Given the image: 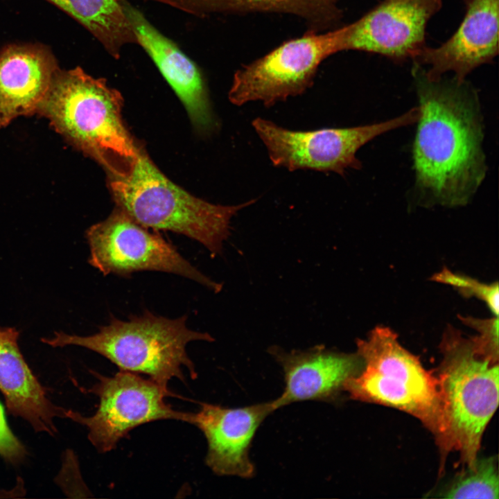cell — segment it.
I'll use <instances>...</instances> for the list:
<instances>
[{
  "mask_svg": "<svg viewBox=\"0 0 499 499\" xmlns=\"http://www.w3.org/2000/svg\"><path fill=\"white\" fill-rule=\"evenodd\" d=\"M419 116L412 147L414 194L422 204L466 205L485 178L482 114L471 83L432 79L412 62Z\"/></svg>",
  "mask_w": 499,
  "mask_h": 499,
  "instance_id": "6da1fadb",
  "label": "cell"
},
{
  "mask_svg": "<svg viewBox=\"0 0 499 499\" xmlns=\"http://www.w3.org/2000/svg\"><path fill=\"white\" fill-rule=\"evenodd\" d=\"M123 103L120 92L105 78H95L80 67L58 69L36 113L111 177H119L130 172L141 150L124 125Z\"/></svg>",
  "mask_w": 499,
  "mask_h": 499,
  "instance_id": "7a4b0ae2",
  "label": "cell"
},
{
  "mask_svg": "<svg viewBox=\"0 0 499 499\" xmlns=\"http://www.w3.org/2000/svg\"><path fill=\"white\" fill-rule=\"evenodd\" d=\"M109 184L116 207L137 222L189 237L213 256L222 252L231 218L256 202L226 206L198 198L168 179L141 150L130 172L111 177Z\"/></svg>",
  "mask_w": 499,
  "mask_h": 499,
  "instance_id": "3957f363",
  "label": "cell"
},
{
  "mask_svg": "<svg viewBox=\"0 0 499 499\" xmlns=\"http://www.w3.org/2000/svg\"><path fill=\"white\" fill-rule=\"evenodd\" d=\"M390 328L378 326L357 340L360 371L343 389L350 397L396 408L418 419L434 435L442 455L446 425L437 376L403 347Z\"/></svg>",
  "mask_w": 499,
  "mask_h": 499,
  "instance_id": "277c9868",
  "label": "cell"
},
{
  "mask_svg": "<svg viewBox=\"0 0 499 499\" xmlns=\"http://www.w3.org/2000/svg\"><path fill=\"white\" fill-rule=\"evenodd\" d=\"M186 316L168 319L146 310L128 320L113 316L108 324L87 336L55 332L42 341L53 347L76 345L91 350L115 364L120 371L148 376L168 387L173 378L185 383L184 370L191 379L198 376L186 352V345L197 340L212 342L207 333L191 330Z\"/></svg>",
  "mask_w": 499,
  "mask_h": 499,
  "instance_id": "5b68a950",
  "label": "cell"
},
{
  "mask_svg": "<svg viewBox=\"0 0 499 499\" xmlns=\"http://www.w3.org/2000/svg\"><path fill=\"white\" fill-rule=\"evenodd\" d=\"M442 361L437 378L446 425L442 464L451 450L473 468L483 433L499 400L498 363L478 355L470 338L448 326L440 343Z\"/></svg>",
  "mask_w": 499,
  "mask_h": 499,
  "instance_id": "8992f818",
  "label": "cell"
},
{
  "mask_svg": "<svg viewBox=\"0 0 499 499\" xmlns=\"http://www.w3.org/2000/svg\"><path fill=\"white\" fill-rule=\"evenodd\" d=\"M419 116L417 106L385 121L352 128L295 131L263 118H256L252 124L274 166L344 176L348 169L361 168L356 153L362 146L387 132L417 123Z\"/></svg>",
  "mask_w": 499,
  "mask_h": 499,
  "instance_id": "52a82bcc",
  "label": "cell"
},
{
  "mask_svg": "<svg viewBox=\"0 0 499 499\" xmlns=\"http://www.w3.org/2000/svg\"><path fill=\"white\" fill-rule=\"evenodd\" d=\"M93 374L98 381L87 392L98 396L96 411L85 417L66 410L65 418L87 428L88 439L99 453L112 450L132 429L147 423L172 419L192 423L193 413L174 410L165 399L173 395L168 387L152 379L124 371L113 376Z\"/></svg>",
  "mask_w": 499,
  "mask_h": 499,
  "instance_id": "ba28073f",
  "label": "cell"
},
{
  "mask_svg": "<svg viewBox=\"0 0 499 499\" xmlns=\"http://www.w3.org/2000/svg\"><path fill=\"white\" fill-rule=\"evenodd\" d=\"M85 236L90 252L88 262L104 275L129 277L137 272L157 271L186 277L215 292L222 288L159 234L150 231L117 207L105 220L88 228Z\"/></svg>",
  "mask_w": 499,
  "mask_h": 499,
  "instance_id": "9c48e42d",
  "label": "cell"
},
{
  "mask_svg": "<svg viewBox=\"0 0 499 499\" xmlns=\"http://www.w3.org/2000/svg\"><path fill=\"white\" fill-rule=\"evenodd\" d=\"M334 53L332 30H309L237 71L229 100L238 106L259 100L270 107L301 95L313 85L322 62Z\"/></svg>",
  "mask_w": 499,
  "mask_h": 499,
  "instance_id": "30bf717a",
  "label": "cell"
},
{
  "mask_svg": "<svg viewBox=\"0 0 499 499\" xmlns=\"http://www.w3.org/2000/svg\"><path fill=\"white\" fill-rule=\"evenodd\" d=\"M442 0H383L354 22L332 30L334 52L360 51L393 62L413 60L426 45L430 19Z\"/></svg>",
  "mask_w": 499,
  "mask_h": 499,
  "instance_id": "8fae6325",
  "label": "cell"
},
{
  "mask_svg": "<svg viewBox=\"0 0 499 499\" xmlns=\"http://www.w3.org/2000/svg\"><path fill=\"white\" fill-rule=\"evenodd\" d=\"M465 15L454 34L437 47L426 45L412 60L432 79L453 72L459 81L498 54L499 0H462Z\"/></svg>",
  "mask_w": 499,
  "mask_h": 499,
  "instance_id": "7c38bea8",
  "label": "cell"
},
{
  "mask_svg": "<svg viewBox=\"0 0 499 499\" xmlns=\"http://www.w3.org/2000/svg\"><path fill=\"white\" fill-rule=\"evenodd\" d=\"M274 410L272 401L236 408L200 403L191 424L207 439V466L218 475L252 478L254 466L249 450L252 439L262 421Z\"/></svg>",
  "mask_w": 499,
  "mask_h": 499,
  "instance_id": "4fadbf2b",
  "label": "cell"
},
{
  "mask_svg": "<svg viewBox=\"0 0 499 499\" xmlns=\"http://www.w3.org/2000/svg\"><path fill=\"white\" fill-rule=\"evenodd\" d=\"M268 351L282 367L286 383L283 393L272 401L275 410L297 401L333 400L362 366L357 353H340L322 345L290 352L272 346Z\"/></svg>",
  "mask_w": 499,
  "mask_h": 499,
  "instance_id": "5bb4252c",
  "label": "cell"
},
{
  "mask_svg": "<svg viewBox=\"0 0 499 499\" xmlns=\"http://www.w3.org/2000/svg\"><path fill=\"white\" fill-rule=\"evenodd\" d=\"M126 15L139 44L184 105L194 125L210 129L213 116L207 89L195 64L176 44L157 30L138 10L123 1Z\"/></svg>",
  "mask_w": 499,
  "mask_h": 499,
  "instance_id": "9a60e30c",
  "label": "cell"
},
{
  "mask_svg": "<svg viewBox=\"0 0 499 499\" xmlns=\"http://www.w3.org/2000/svg\"><path fill=\"white\" fill-rule=\"evenodd\" d=\"M57 70L38 46L12 45L0 52V128L37 112Z\"/></svg>",
  "mask_w": 499,
  "mask_h": 499,
  "instance_id": "2e32d148",
  "label": "cell"
},
{
  "mask_svg": "<svg viewBox=\"0 0 499 499\" xmlns=\"http://www.w3.org/2000/svg\"><path fill=\"white\" fill-rule=\"evenodd\" d=\"M19 332L0 339V391L10 414L27 421L37 432L54 435L55 417L65 411L47 397L44 387L33 374L20 352Z\"/></svg>",
  "mask_w": 499,
  "mask_h": 499,
  "instance_id": "e0dca14e",
  "label": "cell"
},
{
  "mask_svg": "<svg viewBox=\"0 0 499 499\" xmlns=\"http://www.w3.org/2000/svg\"><path fill=\"white\" fill-rule=\"evenodd\" d=\"M168 5L197 17L216 13L281 12L301 17L319 32L335 25L342 16L338 0H145Z\"/></svg>",
  "mask_w": 499,
  "mask_h": 499,
  "instance_id": "ac0fdd59",
  "label": "cell"
},
{
  "mask_svg": "<svg viewBox=\"0 0 499 499\" xmlns=\"http://www.w3.org/2000/svg\"><path fill=\"white\" fill-rule=\"evenodd\" d=\"M48 1L80 23L116 59L125 45L137 44L122 0Z\"/></svg>",
  "mask_w": 499,
  "mask_h": 499,
  "instance_id": "d6986e66",
  "label": "cell"
},
{
  "mask_svg": "<svg viewBox=\"0 0 499 499\" xmlns=\"http://www.w3.org/2000/svg\"><path fill=\"white\" fill-rule=\"evenodd\" d=\"M494 457L478 459L473 468L459 473L439 497L444 498H499V479Z\"/></svg>",
  "mask_w": 499,
  "mask_h": 499,
  "instance_id": "ffe728a7",
  "label": "cell"
},
{
  "mask_svg": "<svg viewBox=\"0 0 499 499\" xmlns=\"http://www.w3.org/2000/svg\"><path fill=\"white\" fill-rule=\"evenodd\" d=\"M432 280L450 285L466 297H475L482 300L493 313L498 316V283H485L468 276L454 273L446 268L432 277Z\"/></svg>",
  "mask_w": 499,
  "mask_h": 499,
  "instance_id": "44dd1931",
  "label": "cell"
},
{
  "mask_svg": "<svg viewBox=\"0 0 499 499\" xmlns=\"http://www.w3.org/2000/svg\"><path fill=\"white\" fill-rule=\"evenodd\" d=\"M465 325L475 329L478 335L470 338L475 351L480 356L498 363V318L480 319L471 316H458Z\"/></svg>",
  "mask_w": 499,
  "mask_h": 499,
  "instance_id": "7402d4cb",
  "label": "cell"
},
{
  "mask_svg": "<svg viewBox=\"0 0 499 499\" xmlns=\"http://www.w3.org/2000/svg\"><path fill=\"white\" fill-rule=\"evenodd\" d=\"M26 455V448L10 429L0 404V455L6 461L17 464Z\"/></svg>",
  "mask_w": 499,
  "mask_h": 499,
  "instance_id": "603a6c76",
  "label": "cell"
},
{
  "mask_svg": "<svg viewBox=\"0 0 499 499\" xmlns=\"http://www.w3.org/2000/svg\"><path fill=\"white\" fill-rule=\"evenodd\" d=\"M16 331L17 330L15 328H6L0 326V339L12 334Z\"/></svg>",
  "mask_w": 499,
  "mask_h": 499,
  "instance_id": "cb8c5ba5",
  "label": "cell"
}]
</instances>
